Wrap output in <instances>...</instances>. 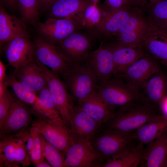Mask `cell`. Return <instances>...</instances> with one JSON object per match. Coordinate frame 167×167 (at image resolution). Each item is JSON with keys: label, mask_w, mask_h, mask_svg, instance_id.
Wrapping results in <instances>:
<instances>
[{"label": "cell", "mask_w": 167, "mask_h": 167, "mask_svg": "<svg viewBox=\"0 0 167 167\" xmlns=\"http://www.w3.org/2000/svg\"><path fill=\"white\" fill-rule=\"evenodd\" d=\"M156 107L141 100L118 109L104 125L103 128L130 132L158 115Z\"/></svg>", "instance_id": "6da1fadb"}, {"label": "cell", "mask_w": 167, "mask_h": 167, "mask_svg": "<svg viewBox=\"0 0 167 167\" xmlns=\"http://www.w3.org/2000/svg\"><path fill=\"white\" fill-rule=\"evenodd\" d=\"M97 91L113 112L128 104L143 100L139 91L119 74L100 85Z\"/></svg>", "instance_id": "7a4b0ae2"}, {"label": "cell", "mask_w": 167, "mask_h": 167, "mask_svg": "<svg viewBox=\"0 0 167 167\" xmlns=\"http://www.w3.org/2000/svg\"><path fill=\"white\" fill-rule=\"evenodd\" d=\"M135 131L126 132L102 128L90 141L103 161L134 146Z\"/></svg>", "instance_id": "3957f363"}, {"label": "cell", "mask_w": 167, "mask_h": 167, "mask_svg": "<svg viewBox=\"0 0 167 167\" xmlns=\"http://www.w3.org/2000/svg\"><path fill=\"white\" fill-rule=\"evenodd\" d=\"M29 131L25 129L15 134L0 137V167L28 166L31 163L26 148Z\"/></svg>", "instance_id": "277c9868"}, {"label": "cell", "mask_w": 167, "mask_h": 167, "mask_svg": "<svg viewBox=\"0 0 167 167\" xmlns=\"http://www.w3.org/2000/svg\"><path fill=\"white\" fill-rule=\"evenodd\" d=\"M33 41L36 49V57L38 61L63 79L71 65L55 45L41 36L36 34Z\"/></svg>", "instance_id": "5b68a950"}, {"label": "cell", "mask_w": 167, "mask_h": 167, "mask_svg": "<svg viewBox=\"0 0 167 167\" xmlns=\"http://www.w3.org/2000/svg\"><path fill=\"white\" fill-rule=\"evenodd\" d=\"M93 78L97 88L115 74L112 49L102 42L81 62Z\"/></svg>", "instance_id": "8992f818"}, {"label": "cell", "mask_w": 167, "mask_h": 167, "mask_svg": "<svg viewBox=\"0 0 167 167\" xmlns=\"http://www.w3.org/2000/svg\"><path fill=\"white\" fill-rule=\"evenodd\" d=\"M96 39L91 32L80 29L73 32L56 45L71 64L81 62L92 51Z\"/></svg>", "instance_id": "52a82bcc"}, {"label": "cell", "mask_w": 167, "mask_h": 167, "mask_svg": "<svg viewBox=\"0 0 167 167\" xmlns=\"http://www.w3.org/2000/svg\"><path fill=\"white\" fill-rule=\"evenodd\" d=\"M37 60L46 79L48 87L54 99L61 118L66 124L69 125L75 106L74 105V98L68 92L65 84L61 79Z\"/></svg>", "instance_id": "ba28073f"}, {"label": "cell", "mask_w": 167, "mask_h": 167, "mask_svg": "<svg viewBox=\"0 0 167 167\" xmlns=\"http://www.w3.org/2000/svg\"><path fill=\"white\" fill-rule=\"evenodd\" d=\"M35 122L40 133L64 154L75 139L70 128L62 119H51L41 116Z\"/></svg>", "instance_id": "9c48e42d"}, {"label": "cell", "mask_w": 167, "mask_h": 167, "mask_svg": "<svg viewBox=\"0 0 167 167\" xmlns=\"http://www.w3.org/2000/svg\"><path fill=\"white\" fill-rule=\"evenodd\" d=\"M63 80L70 93L77 101L97 88L93 78L82 62L71 64Z\"/></svg>", "instance_id": "30bf717a"}, {"label": "cell", "mask_w": 167, "mask_h": 167, "mask_svg": "<svg viewBox=\"0 0 167 167\" xmlns=\"http://www.w3.org/2000/svg\"><path fill=\"white\" fill-rule=\"evenodd\" d=\"M63 167H101L103 161L90 141L75 139L65 153Z\"/></svg>", "instance_id": "8fae6325"}, {"label": "cell", "mask_w": 167, "mask_h": 167, "mask_svg": "<svg viewBox=\"0 0 167 167\" xmlns=\"http://www.w3.org/2000/svg\"><path fill=\"white\" fill-rule=\"evenodd\" d=\"M9 65L16 69L36 57V49L29 35L15 38L0 47Z\"/></svg>", "instance_id": "7c38bea8"}, {"label": "cell", "mask_w": 167, "mask_h": 167, "mask_svg": "<svg viewBox=\"0 0 167 167\" xmlns=\"http://www.w3.org/2000/svg\"><path fill=\"white\" fill-rule=\"evenodd\" d=\"M35 28L36 34L46 38L55 45L73 32L82 29L71 17L47 18L44 22L40 21Z\"/></svg>", "instance_id": "4fadbf2b"}, {"label": "cell", "mask_w": 167, "mask_h": 167, "mask_svg": "<svg viewBox=\"0 0 167 167\" xmlns=\"http://www.w3.org/2000/svg\"><path fill=\"white\" fill-rule=\"evenodd\" d=\"M134 6H127L109 15L102 16L99 22L91 31V33L96 40L101 43L109 39L127 21Z\"/></svg>", "instance_id": "5bb4252c"}, {"label": "cell", "mask_w": 167, "mask_h": 167, "mask_svg": "<svg viewBox=\"0 0 167 167\" xmlns=\"http://www.w3.org/2000/svg\"><path fill=\"white\" fill-rule=\"evenodd\" d=\"M162 69L161 63L147 54L137 60L122 72L118 74L120 75L139 91L141 86L151 75Z\"/></svg>", "instance_id": "9a60e30c"}, {"label": "cell", "mask_w": 167, "mask_h": 167, "mask_svg": "<svg viewBox=\"0 0 167 167\" xmlns=\"http://www.w3.org/2000/svg\"><path fill=\"white\" fill-rule=\"evenodd\" d=\"M24 103L15 98L7 116L0 127V137L15 134L27 126L30 120V114Z\"/></svg>", "instance_id": "2e32d148"}, {"label": "cell", "mask_w": 167, "mask_h": 167, "mask_svg": "<svg viewBox=\"0 0 167 167\" xmlns=\"http://www.w3.org/2000/svg\"><path fill=\"white\" fill-rule=\"evenodd\" d=\"M143 100L157 108L167 96V75L161 70L151 75L140 87Z\"/></svg>", "instance_id": "e0dca14e"}, {"label": "cell", "mask_w": 167, "mask_h": 167, "mask_svg": "<svg viewBox=\"0 0 167 167\" xmlns=\"http://www.w3.org/2000/svg\"><path fill=\"white\" fill-rule=\"evenodd\" d=\"M13 75L24 86L35 93L47 85L36 57L25 65L15 69Z\"/></svg>", "instance_id": "ac0fdd59"}, {"label": "cell", "mask_w": 167, "mask_h": 167, "mask_svg": "<svg viewBox=\"0 0 167 167\" xmlns=\"http://www.w3.org/2000/svg\"><path fill=\"white\" fill-rule=\"evenodd\" d=\"M69 125L75 139L91 141L103 126L90 117L78 105L75 106Z\"/></svg>", "instance_id": "d6986e66"}, {"label": "cell", "mask_w": 167, "mask_h": 167, "mask_svg": "<svg viewBox=\"0 0 167 167\" xmlns=\"http://www.w3.org/2000/svg\"><path fill=\"white\" fill-rule=\"evenodd\" d=\"M147 54L167 68V34L153 25L144 38L141 46Z\"/></svg>", "instance_id": "ffe728a7"}, {"label": "cell", "mask_w": 167, "mask_h": 167, "mask_svg": "<svg viewBox=\"0 0 167 167\" xmlns=\"http://www.w3.org/2000/svg\"><path fill=\"white\" fill-rule=\"evenodd\" d=\"M77 102L78 105L82 110L103 127L113 113L100 96L97 90Z\"/></svg>", "instance_id": "44dd1931"}, {"label": "cell", "mask_w": 167, "mask_h": 167, "mask_svg": "<svg viewBox=\"0 0 167 167\" xmlns=\"http://www.w3.org/2000/svg\"><path fill=\"white\" fill-rule=\"evenodd\" d=\"M152 25L148 15V17L136 28L128 32L112 37L105 43L111 49L123 46H140Z\"/></svg>", "instance_id": "7402d4cb"}, {"label": "cell", "mask_w": 167, "mask_h": 167, "mask_svg": "<svg viewBox=\"0 0 167 167\" xmlns=\"http://www.w3.org/2000/svg\"><path fill=\"white\" fill-rule=\"evenodd\" d=\"M28 35L26 25L22 20L9 14L5 8L0 5V47L15 38Z\"/></svg>", "instance_id": "603a6c76"}, {"label": "cell", "mask_w": 167, "mask_h": 167, "mask_svg": "<svg viewBox=\"0 0 167 167\" xmlns=\"http://www.w3.org/2000/svg\"><path fill=\"white\" fill-rule=\"evenodd\" d=\"M167 154V130L144 149L141 166L161 167Z\"/></svg>", "instance_id": "cb8c5ba5"}, {"label": "cell", "mask_w": 167, "mask_h": 167, "mask_svg": "<svg viewBox=\"0 0 167 167\" xmlns=\"http://www.w3.org/2000/svg\"><path fill=\"white\" fill-rule=\"evenodd\" d=\"M143 145L139 142L131 148L107 159L102 167H136L141 165Z\"/></svg>", "instance_id": "d4e9b609"}, {"label": "cell", "mask_w": 167, "mask_h": 167, "mask_svg": "<svg viewBox=\"0 0 167 167\" xmlns=\"http://www.w3.org/2000/svg\"><path fill=\"white\" fill-rule=\"evenodd\" d=\"M91 3L90 0H57L45 13L47 18H69L82 11Z\"/></svg>", "instance_id": "484cf974"}, {"label": "cell", "mask_w": 167, "mask_h": 167, "mask_svg": "<svg viewBox=\"0 0 167 167\" xmlns=\"http://www.w3.org/2000/svg\"><path fill=\"white\" fill-rule=\"evenodd\" d=\"M167 130V117L158 114L135 131L139 142L148 144Z\"/></svg>", "instance_id": "4316f807"}, {"label": "cell", "mask_w": 167, "mask_h": 167, "mask_svg": "<svg viewBox=\"0 0 167 167\" xmlns=\"http://www.w3.org/2000/svg\"><path fill=\"white\" fill-rule=\"evenodd\" d=\"M111 49L115 74L122 73L137 60L147 54L141 46H123Z\"/></svg>", "instance_id": "83f0119b"}, {"label": "cell", "mask_w": 167, "mask_h": 167, "mask_svg": "<svg viewBox=\"0 0 167 167\" xmlns=\"http://www.w3.org/2000/svg\"><path fill=\"white\" fill-rule=\"evenodd\" d=\"M38 93V103L34 110L42 117L51 119H62L47 85Z\"/></svg>", "instance_id": "f1b7e54d"}, {"label": "cell", "mask_w": 167, "mask_h": 167, "mask_svg": "<svg viewBox=\"0 0 167 167\" xmlns=\"http://www.w3.org/2000/svg\"><path fill=\"white\" fill-rule=\"evenodd\" d=\"M144 7L153 26L167 34V0L148 2Z\"/></svg>", "instance_id": "f546056e"}, {"label": "cell", "mask_w": 167, "mask_h": 167, "mask_svg": "<svg viewBox=\"0 0 167 167\" xmlns=\"http://www.w3.org/2000/svg\"><path fill=\"white\" fill-rule=\"evenodd\" d=\"M102 16L98 5L91 4L83 11L71 17L77 22L81 29L90 32L100 22Z\"/></svg>", "instance_id": "4dcf8cb0"}, {"label": "cell", "mask_w": 167, "mask_h": 167, "mask_svg": "<svg viewBox=\"0 0 167 167\" xmlns=\"http://www.w3.org/2000/svg\"><path fill=\"white\" fill-rule=\"evenodd\" d=\"M4 82L7 86L11 88L19 100L30 105L33 109L37 105L39 101L38 96L24 86L14 75H6Z\"/></svg>", "instance_id": "1f68e13d"}, {"label": "cell", "mask_w": 167, "mask_h": 167, "mask_svg": "<svg viewBox=\"0 0 167 167\" xmlns=\"http://www.w3.org/2000/svg\"><path fill=\"white\" fill-rule=\"evenodd\" d=\"M20 19L26 25L35 27L40 21L37 0H17Z\"/></svg>", "instance_id": "d6a6232c"}, {"label": "cell", "mask_w": 167, "mask_h": 167, "mask_svg": "<svg viewBox=\"0 0 167 167\" xmlns=\"http://www.w3.org/2000/svg\"><path fill=\"white\" fill-rule=\"evenodd\" d=\"M40 138L44 158L52 167H63L65 154L48 142L41 134Z\"/></svg>", "instance_id": "836d02e7"}, {"label": "cell", "mask_w": 167, "mask_h": 167, "mask_svg": "<svg viewBox=\"0 0 167 167\" xmlns=\"http://www.w3.org/2000/svg\"><path fill=\"white\" fill-rule=\"evenodd\" d=\"M30 129L33 134L34 143L29 157L31 162L36 166L44 161L45 158L42 154L40 134L35 122L32 124Z\"/></svg>", "instance_id": "e575fe53"}, {"label": "cell", "mask_w": 167, "mask_h": 167, "mask_svg": "<svg viewBox=\"0 0 167 167\" xmlns=\"http://www.w3.org/2000/svg\"><path fill=\"white\" fill-rule=\"evenodd\" d=\"M98 5L102 15L110 14L121 8L131 6L129 0H105L103 3Z\"/></svg>", "instance_id": "d590c367"}, {"label": "cell", "mask_w": 167, "mask_h": 167, "mask_svg": "<svg viewBox=\"0 0 167 167\" xmlns=\"http://www.w3.org/2000/svg\"><path fill=\"white\" fill-rule=\"evenodd\" d=\"M14 98L8 90L0 96V127L2 126L7 116Z\"/></svg>", "instance_id": "8d00e7d4"}, {"label": "cell", "mask_w": 167, "mask_h": 167, "mask_svg": "<svg viewBox=\"0 0 167 167\" xmlns=\"http://www.w3.org/2000/svg\"><path fill=\"white\" fill-rule=\"evenodd\" d=\"M57 0H37V5L40 14L45 13L51 5Z\"/></svg>", "instance_id": "74e56055"}, {"label": "cell", "mask_w": 167, "mask_h": 167, "mask_svg": "<svg viewBox=\"0 0 167 167\" xmlns=\"http://www.w3.org/2000/svg\"><path fill=\"white\" fill-rule=\"evenodd\" d=\"M1 6L8 10L14 11L18 9L17 0H0Z\"/></svg>", "instance_id": "f35d334b"}, {"label": "cell", "mask_w": 167, "mask_h": 167, "mask_svg": "<svg viewBox=\"0 0 167 167\" xmlns=\"http://www.w3.org/2000/svg\"><path fill=\"white\" fill-rule=\"evenodd\" d=\"M34 143V138L32 131L30 129L28 137L26 144L27 151L30 156L33 148Z\"/></svg>", "instance_id": "ab89813d"}, {"label": "cell", "mask_w": 167, "mask_h": 167, "mask_svg": "<svg viewBox=\"0 0 167 167\" xmlns=\"http://www.w3.org/2000/svg\"><path fill=\"white\" fill-rule=\"evenodd\" d=\"M160 106L163 115L167 117V96L162 100Z\"/></svg>", "instance_id": "60d3db41"}, {"label": "cell", "mask_w": 167, "mask_h": 167, "mask_svg": "<svg viewBox=\"0 0 167 167\" xmlns=\"http://www.w3.org/2000/svg\"><path fill=\"white\" fill-rule=\"evenodd\" d=\"M131 6L144 7L148 2L147 0H129Z\"/></svg>", "instance_id": "b9f144b4"}, {"label": "cell", "mask_w": 167, "mask_h": 167, "mask_svg": "<svg viewBox=\"0 0 167 167\" xmlns=\"http://www.w3.org/2000/svg\"><path fill=\"white\" fill-rule=\"evenodd\" d=\"M6 69L5 65L1 61H0V82L4 81L6 75Z\"/></svg>", "instance_id": "7bdbcfd3"}, {"label": "cell", "mask_w": 167, "mask_h": 167, "mask_svg": "<svg viewBox=\"0 0 167 167\" xmlns=\"http://www.w3.org/2000/svg\"><path fill=\"white\" fill-rule=\"evenodd\" d=\"M36 167H52L50 164L48 162H46L44 161L35 166Z\"/></svg>", "instance_id": "ee69618b"}, {"label": "cell", "mask_w": 167, "mask_h": 167, "mask_svg": "<svg viewBox=\"0 0 167 167\" xmlns=\"http://www.w3.org/2000/svg\"><path fill=\"white\" fill-rule=\"evenodd\" d=\"M162 167H167V154L163 162Z\"/></svg>", "instance_id": "f6af8a7d"}, {"label": "cell", "mask_w": 167, "mask_h": 167, "mask_svg": "<svg viewBox=\"0 0 167 167\" xmlns=\"http://www.w3.org/2000/svg\"><path fill=\"white\" fill-rule=\"evenodd\" d=\"M91 2L93 4L98 5L100 0H90Z\"/></svg>", "instance_id": "bcb514c9"}, {"label": "cell", "mask_w": 167, "mask_h": 167, "mask_svg": "<svg viewBox=\"0 0 167 167\" xmlns=\"http://www.w3.org/2000/svg\"><path fill=\"white\" fill-rule=\"evenodd\" d=\"M148 2L149 3H155L159 1L162 0H147Z\"/></svg>", "instance_id": "7dc6e473"}]
</instances>
